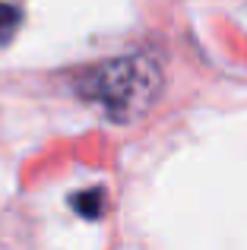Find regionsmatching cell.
Returning <instances> with one entry per match:
<instances>
[{
    "label": "cell",
    "instance_id": "6da1fadb",
    "mask_svg": "<svg viewBox=\"0 0 247 250\" xmlns=\"http://www.w3.org/2000/svg\"><path fill=\"white\" fill-rule=\"evenodd\" d=\"M82 102L95 104L108 121L133 124L155 104L162 92V70L146 54H127L95 63L76 76Z\"/></svg>",
    "mask_w": 247,
    "mask_h": 250
},
{
    "label": "cell",
    "instance_id": "7a4b0ae2",
    "mask_svg": "<svg viewBox=\"0 0 247 250\" xmlns=\"http://www.w3.org/2000/svg\"><path fill=\"white\" fill-rule=\"evenodd\" d=\"M73 209L82 215V219H102V212H105V190L102 187H92V190H80V193H73Z\"/></svg>",
    "mask_w": 247,
    "mask_h": 250
},
{
    "label": "cell",
    "instance_id": "3957f363",
    "mask_svg": "<svg viewBox=\"0 0 247 250\" xmlns=\"http://www.w3.org/2000/svg\"><path fill=\"white\" fill-rule=\"evenodd\" d=\"M19 22H22V10L16 3H0V44L16 35Z\"/></svg>",
    "mask_w": 247,
    "mask_h": 250
}]
</instances>
